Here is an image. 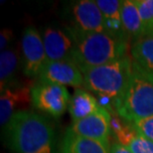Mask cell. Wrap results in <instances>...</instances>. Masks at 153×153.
Segmentation results:
<instances>
[{
	"instance_id": "obj_1",
	"label": "cell",
	"mask_w": 153,
	"mask_h": 153,
	"mask_svg": "<svg viewBox=\"0 0 153 153\" xmlns=\"http://www.w3.org/2000/svg\"><path fill=\"white\" fill-rule=\"evenodd\" d=\"M5 138L13 153H56L53 125L34 111H17L5 126Z\"/></svg>"
},
{
	"instance_id": "obj_2",
	"label": "cell",
	"mask_w": 153,
	"mask_h": 153,
	"mask_svg": "<svg viewBox=\"0 0 153 153\" xmlns=\"http://www.w3.org/2000/svg\"><path fill=\"white\" fill-rule=\"evenodd\" d=\"M74 45L75 63L79 68L102 66L127 56L129 40L108 31L85 32L71 25L64 27Z\"/></svg>"
},
{
	"instance_id": "obj_3",
	"label": "cell",
	"mask_w": 153,
	"mask_h": 153,
	"mask_svg": "<svg viewBox=\"0 0 153 153\" xmlns=\"http://www.w3.org/2000/svg\"><path fill=\"white\" fill-rule=\"evenodd\" d=\"M114 106L117 115L129 123L153 116V76L135 61L126 88Z\"/></svg>"
},
{
	"instance_id": "obj_4",
	"label": "cell",
	"mask_w": 153,
	"mask_h": 153,
	"mask_svg": "<svg viewBox=\"0 0 153 153\" xmlns=\"http://www.w3.org/2000/svg\"><path fill=\"white\" fill-rule=\"evenodd\" d=\"M132 58H121L102 66L81 70L87 91L111 100L112 105L121 96L132 72Z\"/></svg>"
},
{
	"instance_id": "obj_5",
	"label": "cell",
	"mask_w": 153,
	"mask_h": 153,
	"mask_svg": "<svg viewBox=\"0 0 153 153\" xmlns=\"http://www.w3.org/2000/svg\"><path fill=\"white\" fill-rule=\"evenodd\" d=\"M71 94L66 87L38 82L31 90V103L36 109L58 118L69 108Z\"/></svg>"
},
{
	"instance_id": "obj_6",
	"label": "cell",
	"mask_w": 153,
	"mask_h": 153,
	"mask_svg": "<svg viewBox=\"0 0 153 153\" xmlns=\"http://www.w3.org/2000/svg\"><path fill=\"white\" fill-rule=\"evenodd\" d=\"M21 46L24 74L28 78L39 76L42 68L48 61L42 35L33 27H27L23 33Z\"/></svg>"
},
{
	"instance_id": "obj_7",
	"label": "cell",
	"mask_w": 153,
	"mask_h": 153,
	"mask_svg": "<svg viewBox=\"0 0 153 153\" xmlns=\"http://www.w3.org/2000/svg\"><path fill=\"white\" fill-rule=\"evenodd\" d=\"M72 132L81 136L97 140V141L111 143V135L112 134V118L109 111L103 106L94 111L93 114L72 122L68 128Z\"/></svg>"
},
{
	"instance_id": "obj_8",
	"label": "cell",
	"mask_w": 153,
	"mask_h": 153,
	"mask_svg": "<svg viewBox=\"0 0 153 153\" xmlns=\"http://www.w3.org/2000/svg\"><path fill=\"white\" fill-rule=\"evenodd\" d=\"M39 82L60 85L84 87V76L73 61H47L39 74Z\"/></svg>"
},
{
	"instance_id": "obj_9",
	"label": "cell",
	"mask_w": 153,
	"mask_h": 153,
	"mask_svg": "<svg viewBox=\"0 0 153 153\" xmlns=\"http://www.w3.org/2000/svg\"><path fill=\"white\" fill-rule=\"evenodd\" d=\"M70 25L85 32L108 31L103 15L96 1L81 0L70 6Z\"/></svg>"
},
{
	"instance_id": "obj_10",
	"label": "cell",
	"mask_w": 153,
	"mask_h": 153,
	"mask_svg": "<svg viewBox=\"0 0 153 153\" xmlns=\"http://www.w3.org/2000/svg\"><path fill=\"white\" fill-rule=\"evenodd\" d=\"M42 39L48 61L75 62L74 45L65 29L49 26L43 30Z\"/></svg>"
},
{
	"instance_id": "obj_11",
	"label": "cell",
	"mask_w": 153,
	"mask_h": 153,
	"mask_svg": "<svg viewBox=\"0 0 153 153\" xmlns=\"http://www.w3.org/2000/svg\"><path fill=\"white\" fill-rule=\"evenodd\" d=\"M31 90L28 85L14 84L1 91L0 96V123L6 126L11 117L20 108L26 106L31 102Z\"/></svg>"
},
{
	"instance_id": "obj_12",
	"label": "cell",
	"mask_w": 153,
	"mask_h": 153,
	"mask_svg": "<svg viewBox=\"0 0 153 153\" xmlns=\"http://www.w3.org/2000/svg\"><path fill=\"white\" fill-rule=\"evenodd\" d=\"M115 120V119H114ZM112 122V134L115 141L125 146L132 153H153V141L139 134L128 122Z\"/></svg>"
},
{
	"instance_id": "obj_13",
	"label": "cell",
	"mask_w": 153,
	"mask_h": 153,
	"mask_svg": "<svg viewBox=\"0 0 153 153\" xmlns=\"http://www.w3.org/2000/svg\"><path fill=\"white\" fill-rule=\"evenodd\" d=\"M111 143L81 136L67 130L60 144V153H111Z\"/></svg>"
},
{
	"instance_id": "obj_14",
	"label": "cell",
	"mask_w": 153,
	"mask_h": 153,
	"mask_svg": "<svg viewBox=\"0 0 153 153\" xmlns=\"http://www.w3.org/2000/svg\"><path fill=\"white\" fill-rule=\"evenodd\" d=\"M97 100L91 93L84 88H76L71 97L68 111L72 117V122L81 120L93 114L100 108Z\"/></svg>"
},
{
	"instance_id": "obj_15",
	"label": "cell",
	"mask_w": 153,
	"mask_h": 153,
	"mask_svg": "<svg viewBox=\"0 0 153 153\" xmlns=\"http://www.w3.org/2000/svg\"><path fill=\"white\" fill-rule=\"evenodd\" d=\"M121 23L124 35L129 42L144 37L140 15L134 0H123L121 4Z\"/></svg>"
},
{
	"instance_id": "obj_16",
	"label": "cell",
	"mask_w": 153,
	"mask_h": 153,
	"mask_svg": "<svg viewBox=\"0 0 153 153\" xmlns=\"http://www.w3.org/2000/svg\"><path fill=\"white\" fill-rule=\"evenodd\" d=\"M105 19L106 30L115 35L125 37L121 23V4L119 0H96Z\"/></svg>"
},
{
	"instance_id": "obj_17",
	"label": "cell",
	"mask_w": 153,
	"mask_h": 153,
	"mask_svg": "<svg viewBox=\"0 0 153 153\" xmlns=\"http://www.w3.org/2000/svg\"><path fill=\"white\" fill-rule=\"evenodd\" d=\"M133 61L153 76V37H142L132 43L130 47Z\"/></svg>"
},
{
	"instance_id": "obj_18",
	"label": "cell",
	"mask_w": 153,
	"mask_h": 153,
	"mask_svg": "<svg viewBox=\"0 0 153 153\" xmlns=\"http://www.w3.org/2000/svg\"><path fill=\"white\" fill-rule=\"evenodd\" d=\"M18 54L15 49L8 48L0 54V88L1 91L16 84L14 81L18 67Z\"/></svg>"
},
{
	"instance_id": "obj_19",
	"label": "cell",
	"mask_w": 153,
	"mask_h": 153,
	"mask_svg": "<svg viewBox=\"0 0 153 153\" xmlns=\"http://www.w3.org/2000/svg\"><path fill=\"white\" fill-rule=\"evenodd\" d=\"M141 19L144 37H153V0H134Z\"/></svg>"
},
{
	"instance_id": "obj_20",
	"label": "cell",
	"mask_w": 153,
	"mask_h": 153,
	"mask_svg": "<svg viewBox=\"0 0 153 153\" xmlns=\"http://www.w3.org/2000/svg\"><path fill=\"white\" fill-rule=\"evenodd\" d=\"M129 123V122H128ZM139 134L153 141V116L129 123Z\"/></svg>"
},
{
	"instance_id": "obj_21",
	"label": "cell",
	"mask_w": 153,
	"mask_h": 153,
	"mask_svg": "<svg viewBox=\"0 0 153 153\" xmlns=\"http://www.w3.org/2000/svg\"><path fill=\"white\" fill-rule=\"evenodd\" d=\"M12 37H13V33L10 29H3L1 31V34H0V50L4 51L7 49V46L10 43Z\"/></svg>"
},
{
	"instance_id": "obj_22",
	"label": "cell",
	"mask_w": 153,
	"mask_h": 153,
	"mask_svg": "<svg viewBox=\"0 0 153 153\" xmlns=\"http://www.w3.org/2000/svg\"><path fill=\"white\" fill-rule=\"evenodd\" d=\"M111 153H132V152L129 151L125 146L121 145L117 141H114L111 143Z\"/></svg>"
}]
</instances>
